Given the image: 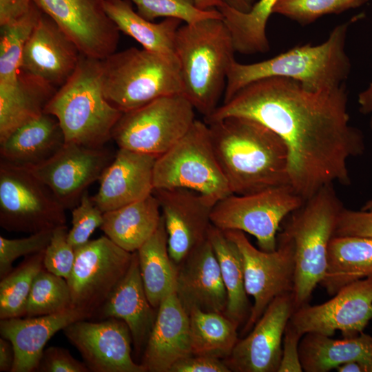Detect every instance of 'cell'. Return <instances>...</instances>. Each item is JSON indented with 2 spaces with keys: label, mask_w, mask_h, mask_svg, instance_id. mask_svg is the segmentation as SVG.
<instances>
[{
  "label": "cell",
  "mask_w": 372,
  "mask_h": 372,
  "mask_svg": "<svg viewBox=\"0 0 372 372\" xmlns=\"http://www.w3.org/2000/svg\"><path fill=\"white\" fill-rule=\"evenodd\" d=\"M348 100L346 83L312 90L270 77L246 85L204 119L209 124L245 117L277 134L288 149L289 186L305 201L325 186L350 185L348 160L364 152V135L350 123Z\"/></svg>",
  "instance_id": "1"
},
{
  "label": "cell",
  "mask_w": 372,
  "mask_h": 372,
  "mask_svg": "<svg viewBox=\"0 0 372 372\" xmlns=\"http://www.w3.org/2000/svg\"><path fill=\"white\" fill-rule=\"evenodd\" d=\"M216 155L233 194L289 185L284 141L254 120L229 116L207 124Z\"/></svg>",
  "instance_id": "2"
},
{
  "label": "cell",
  "mask_w": 372,
  "mask_h": 372,
  "mask_svg": "<svg viewBox=\"0 0 372 372\" xmlns=\"http://www.w3.org/2000/svg\"><path fill=\"white\" fill-rule=\"evenodd\" d=\"M362 16L335 26L320 44L297 45L257 63L234 61L227 74L223 103L246 85L270 77L293 79L312 90L334 89L345 84L351 68L345 51L347 32L350 25Z\"/></svg>",
  "instance_id": "3"
},
{
  "label": "cell",
  "mask_w": 372,
  "mask_h": 372,
  "mask_svg": "<svg viewBox=\"0 0 372 372\" xmlns=\"http://www.w3.org/2000/svg\"><path fill=\"white\" fill-rule=\"evenodd\" d=\"M174 51L180 63L183 94L204 118L209 116L219 106L229 70L236 61L231 34L223 18L180 25Z\"/></svg>",
  "instance_id": "4"
},
{
  "label": "cell",
  "mask_w": 372,
  "mask_h": 372,
  "mask_svg": "<svg viewBox=\"0 0 372 372\" xmlns=\"http://www.w3.org/2000/svg\"><path fill=\"white\" fill-rule=\"evenodd\" d=\"M58 120L65 143L103 147L123 112L105 98L101 61L81 55L76 70L45 107Z\"/></svg>",
  "instance_id": "5"
},
{
  "label": "cell",
  "mask_w": 372,
  "mask_h": 372,
  "mask_svg": "<svg viewBox=\"0 0 372 372\" xmlns=\"http://www.w3.org/2000/svg\"><path fill=\"white\" fill-rule=\"evenodd\" d=\"M343 207L333 185H328L289 214L282 231L291 239L294 247L295 310L308 304L324 276L329 244Z\"/></svg>",
  "instance_id": "6"
},
{
  "label": "cell",
  "mask_w": 372,
  "mask_h": 372,
  "mask_svg": "<svg viewBox=\"0 0 372 372\" xmlns=\"http://www.w3.org/2000/svg\"><path fill=\"white\" fill-rule=\"evenodd\" d=\"M105 98L123 113L162 96L182 94L179 61L144 48L115 52L101 61Z\"/></svg>",
  "instance_id": "7"
},
{
  "label": "cell",
  "mask_w": 372,
  "mask_h": 372,
  "mask_svg": "<svg viewBox=\"0 0 372 372\" xmlns=\"http://www.w3.org/2000/svg\"><path fill=\"white\" fill-rule=\"evenodd\" d=\"M153 183L154 189H188L216 202L233 194L205 121L196 119L176 143L157 157Z\"/></svg>",
  "instance_id": "8"
},
{
  "label": "cell",
  "mask_w": 372,
  "mask_h": 372,
  "mask_svg": "<svg viewBox=\"0 0 372 372\" xmlns=\"http://www.w3.org/2000/svg\"><path fill=\"white\" fill-rule=\"evenodd\" d=\"M194 110L182 94L160 97L123 112L112 138L119 148L158 156L187 133L196 120Z\"/></svg>",
  "instance_id": "9"
},
{
  "label": "cell",
  "mask_w": 372,
  "mask_h": 372,
  "mask_svg": "<svg viewBox=\"0 0 372 372\" xmlns=\"http://www.w3.org/2000/svg\"><path fill=\"white\" fill-rule=\"evenodd\" d=\"M304 200L289 185L245 194H231L218 201L211 213V224L223 231L238 230L254 236L260 249L277 248L282 221Z\"/></svg>",
  "instance_id": "10"
},
{
  "label": "cell",
  "mask_w": 372,
  "mask_h": 372,
  "mask_svg": "<svg viewBox=\"0 0 372 372\" xmlns=\"http://www.w3.org/2000/svg\"><path fill=\"white\" fill-rule=\"evenodd\" d=\"M65 209L49 188L25 168L0 163V225L34 234L65 225Z\"/></svg>",
  "instance_id": "11"
},
{
  "label": "cell",
  "mask_w": 372,
  "mask_h": 372,
  "mask_svg": "<svg viewBox=\"0 0 372 372\" xmlns=\"http://www.w3.org/2000/svg\"><path fill=\"white\" fill-rule=\"evenodd\" d=\"M224 231L240 250L245 289L254 298L250 316L242 331L245 333L253 328L274 298L293 293L294 247L291 239L283 231L278 234L277 248L273 251L257 249L241 231Z\"/></svg>",
  "instance_id": "12"
},
{
  "label": "cell",
  "mask_w": 372,
  "mask_h": 372,
  "mask_svg": "<svg viewBox=\"0 0 372 372\" xmlns=\"http://www.w3.org/2000/svg\"><path fill=\"white\" fill-rule=\"evenodd\" d=\"M74 250V266L66 280L72 307L87 313L90 319L127 273L133 253L106 236L90 240Z\"/></svg>",
  "instance_id": "13"
},
{
  "label": "cell",
  "mask_w": 372,
  "mask_h": 372,
  "mask_svg": "<svg viewBox=\"0 0 372 372\" xmlns=\"http://www.w3.org/2000/svg\"><path fill=\"white\" fill-rule=\"evenodd\" d=\"M114 158L104 146L65 143L46 161L23 168L45 185L65 209H72L87 187L100 180Z\"/></svg>",
  "instance_id": "14"
},
{
  "label": "cell",
  "mask_w": 372,
  "mask_h": 372,
  "mask_svg": "<svg viewBox=\"0 0 372 372\" xmlns=\"http://www.w3.org/2000/svg\"><path fill=\"white\" fill-rule=\"evenodd\" d=\"M324 303L299 307L289 322L303 335L313 333L331 337L340 331L347 338L362 333L372 320V277L351 282Z\"/></svg>",
  "instance_id": "15"
},
{
  "label": "cell",
  "mask_w": 372,
  "mask_h": 372,
  "mask_svg": "<svg viewBox=\"0 0 372 372\" xmlns=\"http://www.w3.org/2000/svg\"><path fill=\"white\" fill-rule=\"evenodd\" d=\"M75 43L81 53L103 60L114 53L120 31L103 0H32Z\"/></svg>",
  "instance_id": "16"
},
{
  "label": "cell",
  "mask_w": 372,
  "mask_h": 372,
  "mask_svg": "<svg viewBox=\"0 0 372 372\" xmlns=\"http://www.w3.org/2000/svg\"><path fill=\"white\" fill-rule=\"evenodd\" d=\"M63 333L79 351L92 372H146L131 355L132 338L127 324L109 318L99 322L80 320L67 326Z\"/></svg>",
  "instance_id": "17"
},
{
  "label": "cell",
  "mask_w": 372,
  "mask_h": 372,
  "mask_svg": "<svg viewBox=\"0 0 372 372\" xmlns=\"http://www.w3.org/2000/svg\"><path fill=\"white\" fill-rule=\"evenodd\" d=\"M153 194L160 205L169 256L178 265L207 239L211 213L217 202L184 188L154 189Z\"/></svg>",
  "instance_id": "18"
},
{
  "label": "cell",
  "mask_w": 372,
  "mask_h": 372,
  "mask_svg": "<svg viewBox=\"0 0 372 372\" xmlns=\"http://www.w3.org/2000/svg\"><path fill=\"white\" fill-rule=\"evenodd\" d=\"M295 311L293 293L279 296L268 305L251 331L238 339L223 360L234 372H278L285 328Z\"/></svg>",
  "instance_id": "19"
},
{
  "label": "cell",
  "mask_w": 372,
  "mask_h": 372,
  "mask_svg": "<svg viewBox=\"0 0 372 372\" xmlns=\"http://www.w3.org/2000/svg\"><path fill=\"white\" fill-rule=\"evenodd\" d=\"M82 54L43 12L24 47L20 72L59 89L72 76Z\"/></svg>",
  "instance_id": "20"
},
{
  "label": "cell",
  "mask_w": 372,
  "mask_h": 372,
  "mask_svg": "<svg viewBox=\"0 0 372 372\" xmlns=\"http://www.w3.org/2000/svg\"><path fill=\"white\" fill-rule=\"evenodd\" d=\"M175 293L188 314L194 309L224 313L227 291L208 238L178 265Z\"/></svg>",
  "instance_id": "21"
},
{
  "label": "cell",
  "mask_w": 372,
  "mask_h": 372,
  "mask_svg": "<svg viewBox=\"0 0 372 372\" xmlns=\"http://www.w3.org/2000/svg\"><path fill=\"white\" fill-rule=\"evenodd\" d=\"M157 157L119 148L99 180L98 192L92 196L94 204L104 213L152 194Z\"/></svg>",
  "instance_id": "22"
},
{
  "label": "cell",
  "mask_w": 372,
  "mask_h": 372,
  "mask_svg": "<svg viewBox=\"0 0 372 372\" xmlns=\"http://www.w3.org/2000/svg\"><path fill=\"white\" fill-rule=\"evenodd\" d=\"M190 355L189 314L173 292L157 309L141 364L146 372H169L176 362Z\"/></svg>",
  "instance_id": "23"
},
{
  "label": "cell",
  "mask_w": 372,
  "mask_h": 372,
  "mask_svg": "<svg viewBox=\"0 0 372 372\" xmlns=\"http://www.w3.org/2000/svg\"><path fill=\"white\" fill-rule=\"evenodd\" d=\"M85 319H90L87 313L72 307L51 315L1 320V335L14 350L12 372L36 371L49 340L71 323Z\"/></svg>",
  "instance_id": "24"
},
{
  "label": "cell",
  "mask_w": 372,
  "mask_h": 372,
  "mask_svg": "<svg viewBox=\"0 0 372 372\" xmlns=\"http://www.w3.org/2000/svg\"><path fill=\"white\" fill-rule=\"evenodd\" d=\"M155 310L147 297L135 251L127 273L93 317L124 321L130 331L134 346L139 351L144 350L151 333L156 317Z\"/></svg>",
  "instance_id": "25"
},
{
  "label": "cell",
  "mask_w": 372,
  "mask_h": 372,
  "mask_svg": "<svg viewBox=\"0 0 372 372\" xmlns=\"http://www.w3.org/2000/svg\"><path fill=\"white\" fill-rule=\"evenodd\" d=\"M65 143L56 118L43 112L0 141L1 161L28 167L53 156Z\"/></svg>",
  "instance_id": "26"
},
{
  "label": "cell",
  "mask_w": 372,
  "mask_h": 372,
  "mask_svg": "<svg viewBox=\"0 0 372 372\" xmlns=\"http://www.w3.org/2000/svg\"><path fill=\"white\" fill-rule=\"evenodd\" d=\"M162 218L156 197L146 198L103 213L100 229L122 249L136 251L156 231Z\"/></svg>",
  "instance_id": "27"
},
{
  "label": "cell",
  "mask_w": 372,
  "mask_h": 372,
  "mask_svg": "<svg viewBox=\"0 0 372 372\" xmlns=\"http://www.w3.org/2000/svg\"><path fill=\"white\" fill-rule=\"evenodd\" d=\"M303 371L327 372L352 361H372V336L359 335L334 340L330 336L309 333L299 344Z\"/></svg>",
  "instance_id": "28"
},
{
  "label": "cell",
  "mask_w": 372,
  "mask_h": 372,
  "mask_svg": "<svg viewBox=\"0 0 372 372\" xmlns=\"http://www.w3.org/2000/svg\"><path fill=\"white\" fill-rule=\"evenodd\" d=\"M372 277V237L333 236L320 285L331 295L356 280Z\"/></svg>",
  "instance_id": "29"
},
{
  "label": "cell",
  "mask_w": 372,
  "mask_h": 372,
  "mask_svg": "<svg viewBox=\"0 0 372 372\" xmlns=\"http://www.w3.org/2000/svg\"><path fill=\"white\" fill-rule=\"evenodd\" d=\"M56 90L21 72L14 84L0 85V141L42 114Z\"/></svg>",
  "instance_id": "30"
},
{
  "label": "cell",
  "mask_w": 372,
  "mask_h": 372,
  "mask_svg": "<svg viewBox=\"0 0 372 372\" xmlns=\"http://www.w3.org/2000/svg\"><path fill=\"white\" fill-rule=\"evenodd\" d=\"M103 4L119 31L132 37L143 48L158 54H175V37L181 20L165 18L153 23L135 12L130 0H103Z\"/></svg>",
  "instance_id": "31"
},
{
  "label": "cell",
  "mask_w": 372,
  "mask_h": 372,
  "mask_svg": "<svg viewBox=\"0 0 372 372\" xmlns=\"http://www.w3.org/2000/svg\"><path fill=\"white\" fill-rule=\"evenodd\" d=\"M136 251L147 297L157 309L164 298L175 292L178 273V265L169 254L163 217L156 231Z\"/></svg>",
  "instance_id": "32"
},
{
  "label": "cell",
  "mask_w": 372,
  "mask_h": 372,
  "mask_svg": "<svg viewBox=\"0 0 372 372\" xmlns=\"http://www.w3.org/2000/svg\"><path fill=\"white\" fill-rule=\"evenodd\" d=\"M209 240L217 257L227 295L224 314L239 327L247 321L251 307L245 289L241 254L224 231L211 225Z\"/></svg>",
  "instance_id": "33"
},
{
  "label": "cell",
  "mask_w": 372,
  "mask_h": 372,
  "mask_svg": "<svg viewBox=\"0 0 372 372\" xmlns=\"http://www.w3.org/2000/svg\"><path fill=\"white\" fill-rule=\"evenodd\" d=\"M278 1L258 0L248 12L238 11L223 2L217 6L231 34L236 52L254 54L269 50L266 26Z\"/></svg>",
  "instance_id": "34"
},
{
  "label": "cell",
  "mask_w": 372,
  "mask_h": 372,
  "mask_svg": "<svg viewBox=\"0 0 372 372\" xmlns=\"http://www.w3.org/2000/svg\"><path fill=\"white\" fill-rule=\"evenodd\" d=\"M192 355L226 358L238 340V327L224 313L192 309L189 313Z\"/></svg>",
  "instance_id": "35"
},
{
  "label": "cell",
  "mask_w": 372,
  "mask_h": 372,
  "mask_svg": "<svg viewBox=\"0 0 372 372\" xmlns=\"http://www.w3.org/2000/svg\"><path fill=\"white\" fill-rule=\"evenodd\" d=\"M42 14L32 2L23 16L1 26L0 85H10L17 81L24 47Z\"/></svg>",
  "instance_id": "36"
},
{
  "label": "cell",
  "mask_w": 372,
  "mask_h": 372,
  "mask_svg": "<svg viewBox=\"0 0 372 372\" xmlns=\"http://www.w3.org/2000/svg\"><path fill=\"white\" fill-rule=\"evenodd\" d=\"M45 250L26 256L19 265L1 279V320L25 316L33 281L44 268Z\"/></svg>",
  "instance_id": "37"
},
{
  "label": "cell",
  "mask_w": 372,
  "mask_h": 372,
  "mask_svg": "<svg viewBox=\"0 0 372 372\" xmlns=\"http://www.w3.org/2000/svg\"><path fill=\"white\" fill-rule=\"evenodd\" d=\"M72 307L67 280L43 268L33 281L24 317L51 315Z\"/></svg>",
  "instance_id": "38"
},
{
  "label": "cell",
  "mask_w": 372,
  "mask_h": 372,
  "mask_svg": "<svg viewBox=\"0 0 372 372\" xmlns=\"http://www.w3.org/2000/svg\"><path fill=\"white\" fill-rule=\"evenodd\" d=\"M145 19L175 18L192 24L209 18H223L216 9L220 0H130Z\"/></svg>",
  "instance_id": "39"
},
{
  "label": "cell",
  "mask_w": 372,
  "mask_h": 372,
  "mask_svg": "<svg viewBox=\"0 0 372 372\" xmlns=\"http://www.w3.org/2000/svg\"><path fill=\"white\" fill-rule=\"evenodd\" d=\"M369 0H279L273 14L282 15L302 26L327 14H339L362 6Z\"/></svg>",
  "instance_id": "40"
},
{
  "label": "cell",
  "mask_w": 372,
  "mask_h": 372,
  "mask_svg": "<svg viewBox=\"0 0 372 372\" xmlns=\"http://www.w3.org/2000/svg\"><path fill=\"white\" fill-rule=\"evenodd\" d=\"M53 230H46L31 234L28 237L16 239H9L1 236V279L13 269L12 263L19 257H26L44 251L50 242Z\"/></svg>",
  "instance_id": "41"
},
{
  "label": "cell",
  "mask_w": 372,
  "mask_h": 372,
  "mask_svg": "<svg viewBox=\"0 0 372 372\" xmlns=\"http://www.w3.org/2000/svg\"><path fill=\"white\" fill-rule=\"evenodd\" d=\"M103 222V212L94 204L87 190L72 211V228L68 240L75 249L90 240V237Z\"/></svg>",
  "instance_id": "42"
},
{
  "label": "cell",
  "mask_w": 372,
  "mask_h": 372,
  "mask_svg": "<svg viewBox=\"0 0 372 372\" xmlns=\"http://www.w3.org/2000/svg\"><path fill=\"white\" fill-rule=\"evenodd\" d=\"M66 225L53 230L50 242L44 253V268L65 280L70 276L75 260V250L68 240Z\"/></svg>",
  "instance_id": "43"
},
{
  "label": "cell",
  "mask_w": 372,
  "mask_h": 372,
  "mask_svg": "<svg viewBox=\"0 0 372 372\" xmlns=\"http://www.w3.org/2000/svg\"><path fill=\"white\" fill-rule=\"evenodd\" d=\"M333 236L372 237V211H355L343 207Z\"/></svg>",
  "instance_id": "44"
},
{
  "label": "cell",
  "mask_w": 372,
  "mask_h": 372,
  "mask_svg": "<svg viewBox=\"0 0 372 372\" xmlns=\"http://www.w3.org/2000/svg\"><path fill=\"white\" fill-rule=\"evenodd\" d=\"M37 371L39 372H90L83 362L76 360L65 349L50 347L44 349Z\"/></svg>",
  "instance_id": "45"
},
{
  "label": "cell",
  "mask_w": 372,
  "mask_h": 372,
  "mask_svg": "<svg viewBox=\"0 0 372 372\" xmlns=\"http://www.w3.org/2000/svg\"><path fill=\"white\" fill-rule=\"evenodd\" d=\"M302 336L289 321L283 335L282 358L278 372L303 371L299 353Z\"/></svg>",
  "instance_id": "46"
},
{
  "label": "cell",
  "mask_w": 372,
  "mask_h": 372,
  "mask_svg": "<svg viewBox=\"0 0 372 372\" xmlns=\"http://www.w3.org/2000/svg\"><path fill=\"white\" fill-rule=\"evenodd\" d=\"M222 359L207 355H190L176 362L169 372H230Z\"/></svg>",
  "instance_id": "47"
},
{
  "label": "cell",
  "mask_w": 372,
  "mask_h": 372,
  "mask_svg": "<svg viewBox=\"0 0 372 372\" xmlns=\"http://www.w3.org/2000/svg\"><path fill=\"white\" fill-rule=\"evenodd\" d=\"M32 0H0V26L10 23L30 10Z\"/></svg>",
  "instance_id": "48"
},
{
  "label": "cell",
  "mask_w": 372,
  "mask_h": 372,
  "mask_svg": "<svg viewBox=\"0 0 372 372\" xmlns=\"http://www.w3.org/2000/svg\"><path fill=\"white\" fill-rule=\"evenodd\" d=\"M14 362V350L12 342L1 337L0 338V371L12 372Z\"/></svg>",
  "instance_id": "49"
},
{
  "label": "cell",
  "mask_w": 372,
  "mask_h": 372,
  "mask_svg": "<svg viewBox=\"0 0 372 372\" xmlns=\"http://www.w3.org/2000/svg\"><path fill=\"white\" fill-rule=\"evenodd\" d=\"M358 101L360 111L364 114L371 116L370 124L372 129V83L366 90L359 94Z\"/></svg>",
  "instance_id": "50"
},
{
  "label": "cell",
  "mask_w": 372,
  "mask_h": 372,
  "mask_svg": "<svg viewBox=\"0 0 372 372\" xmlns=\"http://www.w3.org/2000/svg\"><path fill=\"white\" fill-rule=\"evenodd\" d=\"M229 7L242 12H248L256 0H220Z\"/></svg>",
  "instance_id": "51"
},
{
  "label": "cell",
  "mask_w": 372,
  "mask_h": 372,
  "mask_svg": "<svg viewBox=\"0 0 372 372\" xmlns=\"http://www.w3.org/2000/svg\"><path fill=\"white\" fill-rule=\"evenodd\" d=\"M361 210L372 211V198L364 203L362 207Z\"/></svg>",
  "instance_id": "52"
}]
</instances>
